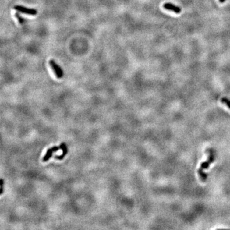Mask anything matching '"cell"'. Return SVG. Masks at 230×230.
Returning a JSON list of instances; mask_svg holds the SVG:
<instances>
[{
    "label": "cell",
    "instance_id": "obj_7",
    "mask_svg": "<svg viewBox=\"0 0 230 230\" xmlns=\"http://www.w3.org/2000/svg\"><path fill=\"white\" fill-rule=\"evenodd\" d=\"M15 16H16V17L17 19V20H18L19 23H20L21 24H22L24 23V19L23 17H22L20 15H19V13H17V12L16 13V14H15Z\"/></svg>",
    "mask_w": 230,
    "mask_h": 230
},
{
    "label": "cell",
    "instance_id": "obj_2",
    "mask_svg": "<svg viewBox=\"0 0 230 230\" xmlns=\"http://www.w3.org/2000/svg\"><path fill=\"white\" fill-rule=\"evenodd\" d=\"M49 63L51 67L52 68V70H53V72L56 75V76L59 79L62 78L63 76V69L59 66V65L53 60H50Z\"/></svg>",
    "mask_w": 230,
    "mask_h": 230
},
{
    "label": "cell",
    "instance_id": "obj_4",
    "mask_svg": "<svg viewBox=\"0 0 230 230\" xmlns=\"http://www.w3.org/2000/svg\"><path fill=\"white\" fill-rule=\"evenodd\" d=\"M62 144H60V146H59V147H52V148H49L48 150V151H47V152H46L45 155L43 157L42 161L43 162H47V161H48L49 159L52 157V154H53L54 152H57V151H58L59 150H62Z\"/></svg>",
    "mask_w": 230,
    "mask_h": 230
},
{
    "label": "cell",
    "instance_id": "obj_3",
    "mask_svg": "<svg viewBox=\"0 0 230 230\" xmlns=\"http://www.w3.org/2000/svg\"><path fill=\"white\" fill-rule=\"evenodd\" d=\"M14 9L18 12H20L21 13H23V14H28V15L35 16L37 14V10L36 9H29L21 5H16L14 6Z\"/></svg>",
    "mask_w": 230,
    "mask_h": 230
},
{
    "label": "cell",
    "instance_id": "obj_1",
    "mask_svg": "<svg viewBox=\"0 0 230 230\" xmlns=\"http://www.w3.org/2000/svg\"><path fill=\"white\" fill-rule=\"evenodd\" d=\"M214 160H215L214 155L212 152H210V153L209 154V156H208V158L207 161L204 162H203L201 164V165L200 169H198V174H199L200 178H201V179L203 182H205L206 180H207V175L205 173L204 170L208 169V168L210 165V164L212 163L214 161Z\"/></svg>",
    "mask_w": 230,
    "mask_h": 230
},
{
    "label": "cell",
    "instance_id": "obj_5",
    "mask_svg": "<svg viewBox=\"0 0 230 230\" xmlns=\"http://www.w3.org/2000/svg\"><path fill=\"white\" fill-rule=\"evenodd\" d=\"M164 8L166 9V10H171V11H173L175 13H176V14H179V13L181 12V9L180 7H179V6H176L172 3H165L164 5Z\"/></svg>",
    "mask_w": 230,
    "mask_h": 230
},
{
    "label": "cell",
    "instance_id": "obj_9",
    "mask_svg": "<svg viewBox=\"0 0 230 230\" xmlns=\"http://www.w3.org/2000/svg\"><path fill=\"white\" fill-rule=\"evenodd\" d=\"M1 194H3V180L1 179Z\"/></svg>",
    "mask_w": 230,
    "mask_h": 230
},
{
    "label": "cell",
    "instance_id": "obj_8",
    "mask_svg": "<svg viewBox=\"0 0 230 230\" xmlns=\"http://www.w3.org/2000/svg\"><path fill=\"white\" fill-rule=\"evenodd\" d=\"M222 102L224 104H226L227 106L229 108V109H230V101L229 99H228V98H222Z\"/></svg>",
    "mask_w": 230,
    "mask_h": 230
},
{
    "label": "cell",
    "instance_id": "obj_10",
    "mask_svg": "<svg viewBox=\"0 0 230 230\" xmlns=\"http://www.w3.org/2000/svg\"><path fill=\"white\" fill-rule=\"evenodd\" d=\"M225 1H226V0H219V2L221 3H224Z\"/></svg>",
    "mask_w": 230,
    "mask_h": 230
},
{
    "label": "cell",
    "instance_id": "obj_6",
    "mask_svg": "<svg viewBox=\"0 0 230 230\" xmlns=\"http://www.w3.org/2000/svg\"><path fill=\"white\" fill-rule=\"evenodd\" d=\"M61 144L62 146V150H63V154L61 155H56L55 157V158L56 159H58V160H62L65 157V156L68 153V149H67V147L66 144H65V143H62Z\"/></svg>",
    "mask_w": 230,
    "mask_h": 230
}]
</instances>
